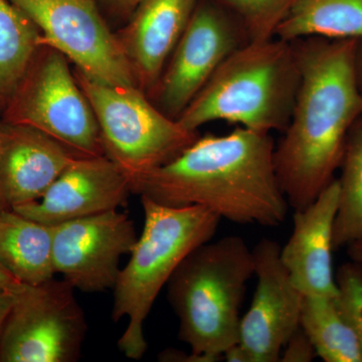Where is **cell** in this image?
I'll return each instance as SVG.
<instances>
[{
    "mask_svg": "<svg viewBox=\"0 0 362 362\" xmlns=\"http://www.w3.org/2000/svg\"><path fill=\"white\" fill-rule=\"evenodd\" d=\"M291 42L301 78L274 162L288 204L298 211L334 180L349 131L362 117V93L356 71L357 40Z\"/></svg>",
    "mask_w": 362,
    "mask_h": 362,
    "instance_id": "obj_1",
    "label": "cell"
},
{
    "mask_svg": "<svg viewBox=\"0 0 362 362\" xmlns=\"http://www.w3.org/2000/svg\"><path fill=\"white\" fill-rule=\"evenodd\" d=\"M270 133L238 127L207 134L168 163L130 181L133 194L171 206H201L240 225L278 226L288 204Z\"/></svg>",
    "mask_w": 362,
    "mask_h": 362,
    "instance_id": "obj_2",
    "label": "cell"
},
{
    "mask_svg": "<svg viewBox=\"0 0 362 362\" xmlns=\"http://www.w3.org/2000/svg\"><path fill=\"white\" fill-rule=\"evenodd\" d=\"M300 78L292 42L278 37L247 42L218 66L176 120L192 132L214 121L284 132Z\"/></svg>",
    "mask_w": 362,
    "mask_h": 362,
    "instance_id": "obj_3",
    "label": "cell"
},
{
    "mask_svg": "<svg viewBox=\"0 0 362 362\" xmlns=\"http://www.w3.org/2000/svg\"><path fill=\"white\" fill-rule=\"evenodd\" d=\"M252 276V250L239 235L209 240L176 268L166 284L168 299L194 362L221 361L239 342L240 306Z\"/></svg>",
    "mask_w": 362,
    "mask_h": 362,
    "instance_id": "obj_4",
    "label": "cell"
},
{
    "mask_svg": "<svg viewBox=\"0 0 362 362\" xmlns=\"http://www.w3.org/2000/svg\"><path fill=\"white\" fill-rule=\"evenodd\" d=\"M144 226L130 261L114 287L112 319L128 318L118 340L126 357L142 358L147 350L145 320L159 292L188 255L213 239L220 216L201 206H171L141 195Z\"/></svg>",
    "mask_w": 362,
    "mask_h": 362,
    "instance_id": "obj_5",
    "label": "cell"
},
{
    "mask_svg": "<svg viewBox=\"0 0 362 362\" xmlns=\"http://www.w3.org/2000/svg\"><path fill=\"white\" fill-rule=\"evenodd\" d=\"M73 71L96 117L105 154L130 181L168 163L199 138L137 86L100 82L75 66Z\"/></svg>",
    "mask_w": 362,
    "mask_h": 362,
    "instance_id": "obj_6",
    "label": "cell"
},
{
    "mask_svg": "<svg viewBox=\"0 0 362 362\" xmlns=\"http://www.w3.org/2000/svg\"><path fill=\"white\" fill-rule=\"evenodd\" d=\"M69 63L40 44L2 102V121L35 128L78 156H106L96 117Z\"/></svg>",
    "mask_w": 362,
    "mask_h": 362,
    "instance_id": "obj_7",
    "label": "cell"
},
{
    "mask_svg": "<svg viewBox=\"0 0 362 362\" xmlns=\"http://www.w3.org/2000/svg\"><path fill=\"white\" fill-rule=\"evenodd\" d=\"M75 290L64 279L23 285L0 331V361H77L88 324Z\"/></svg>",
    "mask_w": 362,
    "mask_h": 362,
    "instance_id": "obj_8",
    "label": "cell"
},
{
    "mask_svg": "<svg viewBox=\"0 0 362 362\" xmlns=\"http://www.w3.org/2000/svg\"><path fill=\"white\" fill-rule=\"evenodd\" d=\"M37 26L40 45L58 49L86 75L112 85H135L116 33L97 0H9Z\"/></svg>",
    "mask_w": 362,
    "mask_h": 362,
    "instance_id": "obj_9",
    "label": "cell"
},
{
    "mask_svg": "<svg viewBox=\"0 0 362 362\" xmlns=\"http://www.w3.org/2000/svg\"><path fill=\"white\" fill-rule=\"evenodd\" d=\"M249 42L230 11L199 1L154 89L147 96L165 115L177 119L233 52Z\"/></svg>",
    "mask_w": 362,
    "mask_h": 362,
    "instance_id": "obj_10",
    "label": "cell"
},
{
    "mask_svg": "<svg viewBox=\"0 0 362 362\" xmlns=\"http://www.w3.org/2000/svg\"><path fill=\"white\" fill-rule=\"evenodd\" d=\"M137 239L132 220L118 209L54 225V272L83 292L114 289L121 257L131 254Z\"/></svg>",
    "mask_w": 362,
    "mask_h": 362,
    "instance_id": "obj_11",
    "label": "cell"
},
{
    "mask_svg": "<svg viewBox=\"0 0 362 362\" xmlns=\"http://www.w3.org/2000/svg\"><path fill=\"white\" fill-rule=\"evenodd\" d=\"M281 246L263 239L252 249L256 290L240 319L239 343L251 362H278L286 343L299 329L304 295L293 284L280 259Z\"/></svg>",
    "mask_w": 362,
    "mask_h": 362,
    "instance_id": "obj_12",
    "label": "cell"
},
{
    "mask_svg": "<svg viewBox=\"0 0 362 362\" xmlns=\"http://www.w3.org/2000/svg\"><path fill=\"white\" fill-rule=\"evenodd\" d=\"M131 192L127 175L108 156H77L42 199L13 209L54 226L118 209Z\"/></svg>",
    "mask_w": 362,
    "mask_h": 362,
    "instance_id": "obj_13",
    "label": "cell"
},
{
    "mask_svg": "<svg viewBox=\"0 0 362 362\" xmlns=\"http://www.w3.org/2000/svg\"><path fill=\"white\" fill-rule=\"evenodd\" d=\"M339 204L337 178L308 206L295 211L293 232L280 259L304 296L337 297L333 230Z\"/></svg>",
    "mask_w": 362,
    "mask_h": 362,
    "instance_id": "obj_14",
    "label": "cell"
},
{
    "mask_svg": "<svg viewBox=\"0 0 362 362\" xmlns=\"http://www.w3.org/2000/svg\"><path fill=\"white\" fill-rule=\"evenodd\" d=\"M199 0H141L116 33L135 84L147 95L156 87Z\"/></svg>",
    "mask_w": 362,
    "mask_h": 362,
    "instance_id": "obj_15",
    "label": "cell"
},
{
    "mask_svg": "<svg viewBox=\"0 0 362 362\" xmlns=\"http://www.w3.org/2000/svg\"><path fill=\"white\" fill-rule=\"evenodd\" d=\"M77 156L35 128L4 122L0 185L7 206L39 201Z\"/></svg>",
    "mask_w": 362,
    "mask_h": 362,
    "instance_id": "obj_16",
    "label": "cell"
},
{
    "mask_svg": "<svg viewBox=\"0 0 362 362\" xmlns=\"http://www.w3.org/2000/svg\"><path fill=\"white\" fill-rule=\"evenodd\" d=\"M52 233L54 226L0 211V258L20 282L35 286L54 277Z\"/></svg>",
    "mask_w": 362,
    "mask_h": 362,
    "instance_id": "obj_17",
    "label": "cell"
},
{
    "mask_svg": "<svg viewBox=\"0 0 362 362\" xmlns=\"http://www.w3.org/2000/svg\"><path fill=\"white\" fill-rule=\"evenodd\" d=\"M275 37L362 39V0H293Z\"/></svg>",
    "mask_w": 362,
    "mask_h": 362,
    "instance_id": "obj_18",
    "label": "cell"
},
{
    "mask_svg": "<svg viewBox=\"0 0 362 362\" xmlns=\"http://www.w3.org/2000/svg\"><path fill=\"white\" fill-rule=\"evenodd\" d=\"M300 328L325 362H362L356 332L338 309L335 297L305 296Z\"/></svg>",
    "mask_w": 362,
    "mask_h": 362,
    "instance_id": "obj_19",
    "label": "cell"
},
{
    "mask_svg": "<svg viewBox=\"0 0 362 362\" xmlns=\"http://www.w3.org/2000/svg\"><path fill=\"white\" fill-rule=\"evenodd\" d=\"M339 168V204L333 230L334 250L362 240V117L349 131Z\"/></svg>",
    "mask_w": 362,
    "mask_h": 362,
    "instance_id": "obj_20",
    "label": "cell"
},
{
    "mask_svg": "<svg viewBox=\"0 0 362 362\" xmlns=\"http://www.w3.org/2000/svg\"><path fill=\"white\" fill-rule=\"evenodd\" d=\"M37 26L9 0H0V100L18 82L39 47Z\"/></svg>",
    "mask_w": 362,
    "mask_h": 362,
    "instance_id": "obj_21",
    "label": "cell"
},
{
    "mask_svg": "<svg viewBox=\"0 0 362 362\" xmlns=\"http://www.w3.org/2000/svg\"><path fill=\"white\" fill-rule=\"evenodd\" d=\"M240 21L249 42L275 37L293 0H216Z\"/></svg>",
    "mask_w": 362,
    "mask_h": 362,
    "instance_id": "obj_22",
    "label": "cell"
},
{
    "mask_svg": "<svg viewBox=\"0 0 362 362\" xmlns=\"http://www.w3.org/2000/svg\"><path fill=\"white\" fill-rule=\"evenodd\" d=\"M335 281L338 309L356 332L362 347V267L352 261L343 264Z\"/></svg>",
    "mask_w": 362,
    "mask_h": 362,
    "instance_id": "obj_23",
    "label": "cell"
},
{
    "mask_svg": "<svg viewBox=\"0 0 362 362\" xmlns=\"http://www.w3.org/2000/svg\"><path fill=\"white\" fill-rule=\"evenodd\" d=\"M315 357L317 354L313 344L303 330L299 327L286 343L281 354L280 361L310 362L315 359Z\"/></svg>",
    "mask_w": 362,
    "mask_h": 362,
    "instance_id": "obj_24",
    "label": "cell"
},
{
    "mask_svg": "<svg viewBox=\"0 0 362 362\" xmlns=\"http://www.w3.org/2000/svg\"><path fill=\"white\" fill-rule=\"evenodd\" d=\"M18 291H6V290L0 289V331L18 300Z\"/></svg>",
    "mask_w": 362,
    "mask_h": 362,
    "instance_id": "obj_25",
    "label": "cell"
},
{
    "mask_svg": "<svg viewBox=\"0 0 362 362\" xmlns=\"http://www.w3.org/2000/svg\"><path fill=\"white\" fill-rule=\"evenodd\" d=\"M23 285V283L14 277L0 258V289L16 292L21 290Z\"/></svg>",
    "mask_w": 362,
    "mask_h": 362,
    "instance_id": "obj_26",
    "label": "cell"
},
{
    "mask_svg": "<svg viewBox=\"0 0 362 362\" xmlns=\"http://www.w3.org/2000/svg\"><path fill=\"white\" fill-rule=\"evenodd\" d=\"M141 0H105L107 6L117 16H129L134 13L136 7Z\"/></svg>",
    "mask_w": 362,
    "mask_h": 362,
    "instance_id": "obj_27",
    "label": "cell"
},
{
    "mask_svg": "<svg viewBox=\"0 0 362 362\" xmlns=\"http://www.w3.org/2000/svg\"><path fill=\"white\" fill-rule=\"evenodd\" d=\"M223 359L228 362H251L247 350L239 342L226 350L223 354Z\"/></svg>",
    "mask_w": 362,
    "mask_h": 362,
    "instance_id": "obj_28",
    "label": "cell"
},
{
    "mask_svg": "<svg viewBox=\"0 0 362 362\" xmlns=\"http://www.w3.org/2000/svg\"><path fill=\"white\" fill-rule=\"evenodd\" d=\"M347 247L349 258L362 267V240L351 243Z\"/></svg>",
    "mask_w": 362,
    "mask_h": 362,
    "instance_id": "obj_29",
    "label": "cell"
},
{
    "mask_svg": "<svg viewBox=\"0 0 362 362\" xmlns=\"http://www.w3.org/2000/svg\"><path fill=\"white\" fill-rule=\"evenodd\" d=\"M356 71L357 83L362 93V39L357 40L356 52Z\"/></svg>",
    "mask_w": 362,
    "mask_h": 362,
    "instance_id": "obj_30",
    "label": "cell"
},
{
    "mask_svg": "<svg viewBox=\"0 0 362 362\" xmlns=\"http://www.w3.org/2000/svg\"><path fill=\"white\" fill-rule=\"evenodd\" d=\"M2 102H0V153H1L2 134H4V121H2ZM9 209L7 206L6 199H4V194H2L1 185H0V211L2 209Z\"/></svg>",
    "mask_w": 362,
    "mask_h": 362,
    "instance_id": "obj_31",
    "label": "cell"
},
{
    "mask_svg": "<svg viewBox=\"0 0 362 362\" xmlns=\"http://www.w3.org/2000/svg\"><path fill=\"white\" fill-rule=\"evenodd\" d=\"M0 102H2L1 100H0Z\"/></svg>",
    "mask_w": 362,
    "mask_h": 362,
    "instance_id": "obj_32",
    "label": "cell"
}]
</instances>
